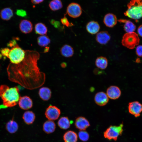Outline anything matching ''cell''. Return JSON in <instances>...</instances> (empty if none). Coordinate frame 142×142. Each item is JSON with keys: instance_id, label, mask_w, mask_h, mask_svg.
Returning a JSON list of instances; mask_svg holds the SVG:
<instances>
[{"instance_id": "7a4b0ae2", "label": "cell", "mask_w": 142, "mask_h": 142, "mask_svg": "<svg viewBox=\"0 0 142 142\" xmlns=\"http://www.w3.org/2000/svg\"><path fill=\"white\" fill-rule=\"evenodd\" d=\"M0 97L3 101L4 108L16 105L20 98L19 89L17 87L9 88L5 85L0 86Z\"/></svg>"}, {"instance_id": "6da1fadb", "label": "cell", "mask_w": 142, "mask_h": 142, "mask_svg": "<svg viewBox=\"0 0 142 142\" xmlns=\"http://www.w3.org/2000/svg\"><path fill=\"white\" fill-rule=\"evenodd\" d=\"M39 53L34 50L26 51L24 59L18 64L9 65L7 71L9 78L29 89L41 87L45 80V73L41 72L37 62Z\"/></svg>"}, {"instance_id": "9c48e42d", "label": "cell", "mask_w": 142, "mask_h": 142, "mask_svg": "<svg viewBox=\"0 0 142 142\" xmlns=\"http://www.w3.org/2000/svg\"><path fill=\"white\" fill-rule=\"evenodd\" d=\"M128 111L135 117H139L142 111V105L139 102L135 101L129 103Z\"/></svg>"}, {"instance_id": "2e32d148", "label": "cell", "mask_w": 142, "mask_h": 142, "mask_svg": "<svg viewBox=\"0 0 142 142\" xmlns=\"http://www.w3.org/2000/svg\"><path fill=\"white\" fill-rule=\"evenodd\" d=\"M110 39V36L106 31H102L97 33L96 36L97 42L101 44H106Z\"/></svg>"}, {"instance_id": "e575fe53", "label": "cell", "mask_w": 142, "mask_h": 142, "mask_svg": "<svg viewBox=\"0 0 142 142\" xmlns=\"http://www.w3.org/2000/svg\"><path fill=\"white\" fill-rule=\"evenodd\" d=\"M136 52L138 56L142 57V45H140L137 46L136 49Z\"/></svg>"}, {"instance_id": "7402d4cb", "label": "cell", "mask_w": 142, "mask_h": 142, "mask_svg": "<svg viewBox=\"0 0 142 142\" xmlns=\"http://www.w3.org/2000/svg\"><path fill=\"white\" fill-rule=\"evenodd\" d=\"M13 15V10L9 7L4 8L0 12V17L3 20L8 21L10 20Z\"/></svg>"}, {"instance_id": "8d00e7d4", "label": "cell", "mask_w": 142, "mask_h": 142, "mask_svg": "<svg viewBox=\"0 0 142 142\" xmlns=\"http://www.w3.org/2000/svg\"><path fill=\"white\" fill-rule=\"evenodd\" d=\"M17 44L16 41L15 40H11L8 44V46L10 47H13Z\"/></svg>"}, {"instance_id": "ab89813d", "label": "cell", "mask_w": 142, "mask_h": 142, "mask_svg": "<svg viewBox=\"0 0 142 142\" xmlns=\"http://www.w3.org/2000/svg\"><path fill=\"white\" fill-rule=\"evenodd\" d=\"M49 47H46L44 49V53H47V52H48L49 51Z\"/></svg>"}, {"instance_id": "d6986e66", "label": "cell", "mask_w": 142, "mask_h": 142, "mask_svg": "<svg viewBox=\"0 0 142 142\" xmlns=\"http://www.w3.org/2000/svg\"><path fill=\"white\" fill-rule=\"evenodd\" d=\"M38 94L40 98L43 100L47 101L49 100L52 96V92L48 88L43 87L39 89Z\"/></svg>"}, {"instance_id": "8992f818", "label": "cell", "mask_w": 142, "mask_h": 142, "mask_svg": "<svg viewBox=\"0 0 142 142\" xmlns=\"http://www.w3.org/2000/svg\"><path fill=\"white\" fill-rule=\"evenodd\" d=\"M123 126V123L119 126H110L104 132V137L109 140H116L119 136L122 134Z\"/></svg>"}, {"instance_id": "f1b7e54d", "label": "cell", "mask_w": 142, "mask_h": 142, "mask_svg": "<svg viewBox=\"0 0 142 142\" xmlns=\"http://www.w3.org/2000/svg\"><path fill=\"white\" fill-rule=\"evenodd\" d=\"M38 44L41 47L47 46L50 42V40L49 37L46 35H42L39 36L37 39Z\"/></svg>"}, {"instance_id": "83f0119b", "label": "cell", "mask_w": 142, "mask_h": 142, "mask_svg": "<svg viewBox=\"0 0 142 142\" xmlns=\"http://www.w3.org/2000/svg\"><path fill=\"white\" fill-rule=\"evenodd\" d=\"M34 29L36 34L42 35H46L48 31L45 25L41 22L37 23L35 25Z\"/></svg>"}, {"instance_id": "836d02e7", "label": "cell", "mask_w": 142, "mask_h": 142, "mask_svg": "<svg viewBox=\"0 0 142 142\" xmlns=\"http://www.w3.org/2000/svg\"><path fill=\"white\" fill-rule=\"evenodd\" d=\"M10 50V49L8 48H6L1 49L0 51L2 55L8 58Z\"/></svg>"}, {"instance_id": "7c38bea8", "label": "cell", "mask_w": 142, "mask_h": 142, "mask_svg": "<svg viewBox=\"0 0 142 142\" xmlns=\"http://www.w3.org/2000/svg\"><path fill=\"white\" fill-rule=\"evenodd\" d=\"M18 103L20 108L24 110L31 109L33 105L32 100L30 97L27 96L20 97Z\"/></svg>"}, {"instance_id": "30bf717a", "label": "cell", "mask_w": 142, "mask_h": 142, "mask_svg": "<svg viewBox=\"0 0 142 142\" xmlns=\"http://www.w3.org/2000/svg\"><path fill=\"white\" fill-rule=\"evenodd\" d=\"M106 93L109 98L112 100H115L120 97L121 92L120 89L118 87L111 85L108 88Z\"/></svg>"}, {"instance_id": "4316f807", "label": "cell", "mask_w": 142, "mask_h": 142, "mask_svg": "<svg viewBox=\"0 0 142 142\" xmlns=\"http://www.w3.org/2000/svg\"><path fill=\"white\" fill-rule=\"evenodd\" d=\"M6 128L8 132L13 134L15 133L17 131L18 126L17 123L12 119L7 123L6 125Z\"/></svg>"}, {"instance_id": "5bb4252c", "label": "cell", "mask_w": 142, "mask_h": 142, "mask_svg": "<svg viewBox=\"0 0 142 142\" xmlns=\"http://www.w3.org/2000/svg\"><path fill=\"white\" fill-rule=\"evenodd\" d=\"M19 28L22 33L26 34L29 33L33 30V24L30 21L23 19L19 23Z\"/></svg>"}, {"instance_id": "1f68e13d", "label": "cell", "mask_w": 142, "mask_h": 142, "mask_svg": "<svg viewBox=\"0 0 142 142\" xmlns=\"http://www.w3.org/2000/svg\"><path fill=\"white\" fill-rule=\"evenodd\" d=\"M61 23L64 26L67 27H69L73 25L72 23H70L67 18L66 17L65 14H64V17L60 19Z\"/></svg>"}, {"instance_id": "603a6c76", "label": "cell", "mask_w": 142, "mask_h": 142, "mask_svg": "<svg viewBox=\"0 0 142 142\" xmlns=\"http://www.w3.org/2000/svg\"><path fill=\"white\" fill-rule=\"evenodd\" d=\"M35 118L34 113L33 111H29L25 112L22 116L24 122L28 125L32 124L34 122Z\"/></svg>"}, {"instance_id": "44dd1931", "label": "cell", "mask_w": 142, "mask_h": 142, "mask_svg": "<svg viewBox=\"0 0 142 142\" xmlns=\"http://www.w3.org/2000/svg\"><path fill=\"white\" fill-rule=\"evenodd\" d=\"M56 125L55 123L50 120L45 121L43 125V130L46 133L49 134L52 133L55 130Z\"/></svg>"}, {"instance_id": "ffe728a7", "label": "cell", "mask_w": 142, "mask_h": 142, "mask_svg": "<svg viewBox=\"0 0 142 142\" xmlns=\"http://www.w3.org/2000/svg\"><path fill=\"white\" fill-rule=\"evenodd\" d=\"M63 139L65 142H77L78 135L74 131H68L64 135Z\"/></svg>"}, {"instance_id": "f35d334b", "label": "cell", "mask_w": 142, "mask_h": 142, "mask_svg": "<svg viewBox=\"0 0 142 142\" xmlns=\"http://www.w3.org/2000/svg\"><path fill=\"white\" fill-rule=\"evenodd\" d=\"M44 0H31L32 3L34 4H39L42 2Z\"/></svg>"}, {"instance_id": "3957f363", "label": "cell", "mask_w": 142, "mask_h": 142, "mask_svg": "<svg viewBox=\"0 0 142 142\" xmlns=\"http://www.w3.org/2000/svg\"><path fill=\"white\" fill-rule=\"evenodd\" d=\"M127 6L125 16L136 21L142 17V0H130Z\"/></svg>"}, {"instance_id": "4fadbf2b", "label": "cell", "mask_w": 142, "mask_h": 142, "mask_svg": "<svg viewBox=\"0 0 142 142\" xmlns=\"http://www.w3.org/2000/svg\"><path fill=\"white\" fill-rule=\"evenodd\" d=\"M75 125L76 128L80 130H84L90 126V124L85 118L79 116L76 119Z\"/></svg>"}, {"instance_id": "f546056e", "label": "cell", "mask_w": 142, "mask_h": 142, "mask_svg": "<svg viewBox=\"0 0 142 142\" xmlns=\"http://www.w3.org/2000/svg\"><path fill=\"white\" fill-rule=\"evenodd\" d=\"M49 6L52 10L55 11L62 8L63 4L61 0H52L50 2Z\"/></svg>"}, {"instance_id": "4dcf8cb0", "label": "cell", "mask_w": 142, "mask_h": 142, "mask_svg": "<svg viewBox=\"0 0 142 142\" xmlns=\"http://www.w3.org/2000/svg\"><path fill=\"white\" fill-rule=\"evenodd\" d=\"M78 136L80 140L83 141H87L89 138V134L84 130H80L78 133Z\"/></svg>"}, {"instance_id": "5b68a950", "label": "cell", "mask_w": 142, "mask_h": 142, "mask_svg": "<svg viewBox=\"0 0 142 142\" xmlns=\"http://www.w3.org/2000/svg\"><path fill=\"white\" fill-rule=\"evenodd\" d=\"M140 39L138 34L134 32L126 33L123 36L121 41L122 45L130 49H133L139 43Z\"/></svg>"}, {"instance_id": "8fae6325", "label": "cell", "mask_w": 142, "mask_h": 142, "mask_svg": "<svg viewBox=\"0 0 142 142\" xmlns=\"http://www.w3.org/2000/svg\"><path fill=\"white\" fill-rule=\"evenodd\" d=\"M94 100L97 105L100 106H103L107 104L109 99L106 93L103 92H100L95 94Z\"/></svg>"}, {"instance_id": "277c9868", "label": "cell", "mask_w": 142, "mask_h": 142, "mask_svg": "<svg viewBox=\"0 0 142 142\" xmlns=\"http://www.w3.org/2000/svg\"><path fill=\"white\" fill-rule=\"evenodd\" d=\"M25 54L26 51L17 44L10 49L8 58L12 64H18L24 60Z\"/></svg>"}, {"instance_id": "52a82bcc", "label": "cell", "mask_w": 142, "mask_h": 142, "mask_svg": "<svg viewBox=\"0 0 142 142\" xmlns=\"http://www.w3.org/2000/svg\"><path fill=\"white\" fill-rule=\"evenodd\" d=\"M67 13L71 17L75 18L79 17L82 13V9L79 4L74 2L72 3L68 6Z\"/></svg>"}, {"instance_id": "cb8c5ba5", "label": "cell", "mask_w": 142, "mask_h": 142, "mask_svg": "<svg viewBox=\"0 0 142 142\" xmlns=\"http://www.w3.org/2000/svg\"><path fill=\"white\" fill-rule=\"evenodd\" d=\"M61 54L65 57H72L74 53L73 48L68 44H65L61 48L60 50Z\"/></svg>"}, {"instance_id": "ac0fdd59", "label": "cell", "mask_w": 142, "mask_h": 142, "mask_svg": "<svg viewBox=\"0 0 142 142\" xmlns=\"http://www.w3.org/2000/svg\"><path fill=\"white\" fill-rule=\"evenodd\" d=\"M86 29L89 33L92 34H94L98 32L100 29V26L97 22L91 21L87 24Z\"/></svg>"}, {"instance_id": "d4e9b609", "label": "cell", "mask_w": 142, "mask_h": 142, "mask_svg": "<svg viewBox=\"0 0 142 142\" xmlns=\"http://www.w3.org/2000/svg\"><path fill=\"white\" fill-rule=\"evenodd\" d=\"M95 64L98 68L100 69H105L108 66V60L106 57H99L96 60Z\"/></svg>"}, {"instance_id": "9a60e30c", "label": "cell", "mask_w": 142, "mask_h": 142, "mask_svg": "<svg viewBox=\"0 0 142 142\" xmlns=\"http://www.w3.org/2000/svg\"><path fill=\"white\" fill-rule=\"evenodd\" d=\"M103 22L106 26L109 27H114L117 23V19L116 16L113 14L109 13L104 17Z\"/></svg>"}, {"instance_id": "e0dca14e", "label": "cell", "mask_w": 142, "mask_h": 142, "mask_svg": "<svg viewBox=\"0 0 142 142\" xmlns=\"http://www.w3.org/2000/svg\"><path fill=\"white\" fill-rule=\"evenodd\" d=\"M120 23H124V28L127 33L134 32L136 29V26L132 22L129 20L120 19L118 20Z\"/></svg>"}, {"instance_id": "ba28073f", "label": "cell", "mask_w": 142, "mask_h": 142, "mask_svg": "<svg viewBox=\"0 0 142 142\" xmlns=\"http://www.w3.org/2000/svg\"><path fill=\"white\" fill-rule=\"evenodd\" d=\"M61 112L60 109L55 106L51 105L47 108L45 115L49 120H54L57 119L59 116Z\"/></svg>"}, {"instance_id": "484cf974", "label": "cell", "mask_w": 142, "mask_h": 142, "mask_svg": "<svg viewBox=\"0 0 142 142\" xmlns=\"http://www.w3.org/2000/svg\"><path fill=\"white\" fill-rule=\"evenodd\" d=\"M71 123L68 117L63 116L61 117L58 120V124L61 129L66 130L69 128Z\"/></svg>"}, {"instance_id": "60d3db41", "label": "cell", "mask_w": 142, "mask_h": 142, "mask_svg": "<svg viewBox=\"0 0 142 142\" xmlns=\"http://www.w3.org/2000/svg\"><path fill=\"white\" fill-rule=\"evenodd\" d=\"M67 64L65 63H62L61 64V66L63 68H65Z\"/></svg>"}, {"instance_id": "d590c367", "label": "cell", "mask_w": 142, "mask_h": 142, "mask_svg": "<svg viewBox=\"0 0 142 142\" xmlns=\"http://www.w3.org/2000/svg\"><path fill=\"white\" fill-rule=\"evenodd\" d=\"M50 23L57 28H59L60 26V24L59 21L52 19L50 21Z\"/></svg>"}, {"instance_id": "74e56055", "label": "cell", "mask_w": 142, "mask_h": 142, "mask_svg": "<svg viewBox=\"0 0 142 142\" xmlns=\"http://www.w3.org/2000/svg\"><path fill=\"white\" fill-rule=\"evenodd\" d=\"M137 32L139 35L142 37V24L138 28Z\"/></svg>"}, {"instance_id": "d6a6232c", "label": "cell", "mask_w": 142, "mask_h": 142, "mask_svg": "<svg viewBox=\"0 0 142 142\" xmlns=\"http://www.w3.org/2000/svg\"><path fill=\"white\" fill-rule=\"evenodd\" d=\"M16 14L17 15L22 17H25L27 15L26 12L23 9L17 10Z\"/></svg>"}]
</instances>
